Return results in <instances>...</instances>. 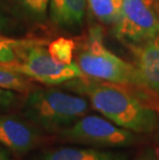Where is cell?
Instances as JSON below:
<instances>
[{
  "instance_id": "1",
  "label": "cell",
  "mask_w": 159,
  "mask_h": 160,
  "mask_svg": "<svg viewBox=\"0 0 159 160\" xmlns=\"http://www.w3.org/2000/svg\"><path fill=\"white\" fill-rule=\"evenodd\" d=\"M67 83L72 91L85 95L94 110L120 127L134 133L156 129L159 103L143 92L85 76Z\"/></svg>"
},
{
  "instance_id": "2",
  "label": "cell",
  "mask_w": 159,
  "mask_h": 160,
  "mask_svg": "<svg viewBox=\"0 0 159 160\" xmlns=\"http://www.w3.org/2000/svg\"><path fill=\"white\" fill-rule=\"evenodd\" d=\"M88 111L85 97L57 89L29 91L23 108L25 117L47 132H60Z\"/></svg>"
},
{
  "instance_id": "3",
  "label": "cell",
  "mask_w": 159,
  "mask_h": 160,
  "mask_svg": "<svg viewBox=\"0 0 159 160\" xmlns=\"http://www.w3.org/2000/svg\"><path fill=\"white\" fill-rule=\"evenodd\" d=\"M76 63L85 77L123 85L147 94L141 88L134 64L123 60L107 49L103 45L101 29L98 27H94L89 31L86 42L77 53Z\"/></svg>"
},
{
  "instance_id": "4",
  "label": "cell",
  "mask_w": 159,
  "mask_h": 160,
  "mask_svg": "<svg viewBox=\"0 0 159 160\" xmlns=\"http://www.w3.org/2000/svg\"><path fill=\"white\" fill-rule=\"evenodd\" d=\"M18 54L17 61L0 63V66L20 72L30 80L48 86L60 85L84 77L76 62L70 64L56 62L48 50L36 40H22Z\"/></svg>"
},
{
  "instance_id": "5",
  "label": "cell",
  "mask_w": 159,
  "mask_h": 160,
  "mask_svg": "<svg viewBox=\"0 0 159 160\" xmlns=\"http://www.w3.org/2000/svg\"><path fill=\"white\" fill-rule=\"evenodd\" d=\"M60 135L70 142L97 148H126L137 144L138 138L134 132L116 125L103 116L85 115Z\"/></svg>"
},
{
  "instance_id": "6",
  "label": "cell",
  "mask_w": 159,
  "mask_h": 160,
  "mask_svg": "<svg viewBox=\"0 0 159 160\" xmlns=\"http://www.w3.org/2000/svg\"><path fill=\"white\" fill-rule=\"evenodd\" d=\"M114 34L128 47L140 45L159 35L157 0H123Z\"/></svg>"
},
{
  "instance_id": "7",
  "label": "cell",
  "mask_w": 159,
  "mask_h": 160,
  "mask_svg": "<svg viewBox=\"0 0 159 160\" xmlns=\"http://www.w3.org/2000/svg\"><path fill=\"white\" fill-rule=\"evenodd\" d=\"M129 48L142 90L159 101V35Z\"/></svg>"
},
{
  "instance_id": "8",
  "label": "cell",
  "mask_w": 159,
  "mask_h": 160,
  "mask_svg": "<svg viewBox=\"0 0 159 160\" xmlns=\"http://www.w3.org/2000/svg\"><path fill=\"white\" fill-rule=\"evenodd\" d=\"M40 142L39 132L21 119L0 114V145L16 154H26Z\"/></svg>"
},
{
  "instance_id": "9",
  "label": "cell",
  "mask_w": 159,
  "mask_h": 160,
  "mask_svg": "<svg viewBox=\"0 0 159 160\" xmlns=\"http://www.w3.org/2000/svg\"><path fill=\"white\" fill-rule=\"evenodd\" d=\"M87 0H50V19L60 28L82 26L86 15Z\"/></svg>"
},
{
  "instance_id": "10",
  "label": "cell",
  "mask_w": 159,
  "mask_h": 160,
  "mask_svg": "<svg viewBox=\"0 0 159 160\" xmlns=\"http://www.w3.org/2000/svg\"><path fill=\"white\" fill-rule=\"evenodd\" d=\"M124 153L96 148L61 147L43 152L37 160H127Z\"/></svg>"
},
{
  "instance_id": "11",
  "label": "cell",
  "mask_w": 159,
  "mask_h": 160,
  "mask_svg": "<svg viewBox=\"0 0 159 160\" xmlns=\"http://www.w3.org/2000/svg\"><path fill=\"white\" fill-rule=\"evenodd\" d=\"M123 0H87L94 17L104 25H116L119 21Z\"/></svg>"
},
{
  "instance_id": "12",
  "label": "cell",
  "mask_w": 159,
  "mask_h": 160,
  "mask_svg": "<svg viewBox=\"0 0 159 160\" xmlns=\"http://www.w3.org/2000/svg\"><path fill=\"white\" fill-rule=\"evenodd\" d=\"M48 52L56 62L61 64H70L73 62L76 52V42L68 37H58L50 42Z\"/></svg>"
},
{
  "instance_id": "13",
  "label": "cell",
  "mask_w": 159,
  "mask_h": 160,
  "mask_svg": "<svg viewBox=\"0 0 159 160\" xmlns=\"http://www.w3.org/2000/svg\"><path fill=\"white\" fill-rule=\"evenodd\" d=\"M0 88L25 93L31 91L32 84L31 80L24 74L0 66Z\"/></svg>"
},
{
  "instance_id": "14",
  "label": "cell",
  "mask_w": 159,
  "mask_h": 160,
  "mask_svg": "<svg viewBox=\"0 0 159 160\" xmlns=\"http://www.w3.org/2000/svg\"><path fill=\"white\" fill-rule=\"evenodd\" d=\"M16 1L34 20L42 21L46 19L50 0H16Z\"/></svg>"
},
{
  "instance_id": "15",
  "label": "cell",
  "mask_w": 159,
  "mask_h": 160,
  "mask_svg": "<svg viewBox=\"0 0 159 160\" xmlns=\"http://www.w3.org/2000/svg\"><path fill=\"white\" fill-rule=\"evenodd\" d=\"M21 43L22 40L0 38V63H12L18 60Z\"/></svg>"
},
{
  "instance_id": "16",
  "label": "cell",
  "mask_w": 159,
  "mask_h": 160,
  "mask_svg": "<svg viewBox=\"0 0 159 160\" xmlns=\"http://www.w3.org/2000/svg\"><path fill=\"white\" fill-rule=\"evenodd\" d=\"M17 99H18V95L15 91L0 88V111L7 110L16 102Z\"/></svg>"
},
{
  "instance_id": "17",
  "label": "cell",
  "mask_w": 159,
  "mask_h": 160,
  "mask_svg": "<svg viewBox=\"0 0 159 160\" xmlns=\"http://www.w3.org/2000/svg\"><path fill=\"white\" fill-rule=\"evenodd\" d=\"M134 160H157L155 151L152 149H147L146 151L141 153Z\"/></svg>"
},
{
  "instance_id": "18",
  "label": "cell",
  "mask_w": 159,
  "mask_h": 160,
  "mask_svg": "<svg viewBox=\"0 0 159 160\" xmlns=\"http://www.w3.org/2000/svg\"><path fill=\"white\" fill-rule=\"evenodd\" d=\"M0 160H12L11 151L0 145Z\"/></svg>"
},
{
  "instance_id": "19",
  "label": "cell",
  "mask_w": 159,
  "mask_h": 160,
  "mask_svg": "<svg viewBox=\"0 0 159 160\" xmlns=\"http://www.w3.org/2000/svg\"><path fill=\"white\" fill-rule=\"evenodd\" d=\"M8 26V20L6 19V17L0 12V32L4 31Z\"/></svg>"
},
{
  "instance_id": "20",
  "label": "cell",
  "mask_w": 159,
  "mask_h": 160,
  "mask_svg": "<svg viewBox=\"0 0 159 160\" xmlns=\"http://www.w3.org/2000/svg\"><path fill=\"white\" fill-rule=\"evenodd\" d=\"M155 154H156V158H157V160H159V148L156 149V151H155Z\"/></svg>"
},
{
  "instance_id": "21",
  "label": "cell",
  "mask_w": 159,
  "mask_h": 160,
  "mask_svg": "<svg viewBox=\"0 0 159 160\" xmlns=\"http://www.w3.org/2000/svg\"><path fill=\"white\" fill-rule=\"evenodd\" d=\"M157 1H158V2H159V0H157Z\"/></svg>"
}]
</instances>
